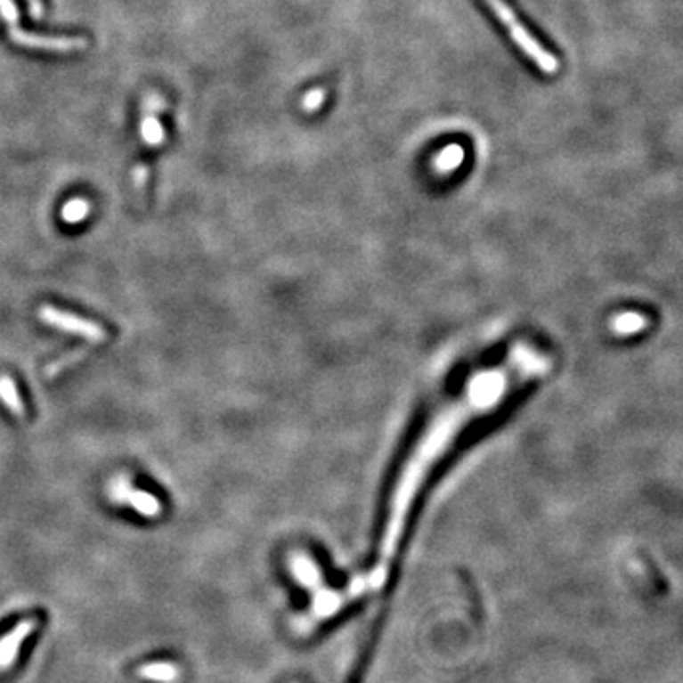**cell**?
Returning a JSON list of instances; mask_svg holds the SVG:
<instances>
[{
	"label": "cell",
	"mask_w": 683,
	"mask_h": 683,
	"mask_svg": "<svg viewBox=\"0 0 683 683\" xmlns=\"http://www.w3.org/2000/svg\"><path fill=\"white\" fill-rule=\"evenodd\" d=\"M550 369V359L540 347L528 342H516L501 357L488 365L475 369L454 395L446 397L427 416L399 465L394 488L384 507L380 526L376 532L372 564L389 540V570L384 592L391 596L397 585V572L404 550L409 526L421 492L431 481L439 465L454 452L468 431L496 412L518 391L541 378Z\"/></svg>",
	"instance_id": "cell-1"
},
{
	"label": "cell",
	"mask_w": 683,
	"mask_h": 683,
	"mask_svg": "<svg viewBox=\"0 0 683 683\" xmlns=\"http://www.w3.org/2000/svg\"><path fill=\"white\" fill-rule=\"evenodd\" d=\"M484 3L492 8L493 13H496L498 20L508 28V37L513 38L515 45L524 52L543 72H547V75H555V72L558 70V60L547 48H543L541 42L520 23L513 8L508 6L505 0H484Z\"/></svg>",
	"instance_id": "cell-2"
},
{
	"label": "cell",
	"mask_w": 683,
	"mask_h": 683,
	"mask_svg": "<svg viewBox=\"0 0 683 683\" xmlns=\"http://www.w3.org/2000/svg\"><path fill=\"white\" fill-rule=\"evenodd\" d=\"M38 317L42 323L46 325H52L55 329L60 330H65V332H72V334H78V337L85 338L92 344H103L107 342L109 334L107 330L90 321V319H84L80 315H75V313H69V312H63V310H57V308H52V306H42L38 310Z\"/></svg>",
	"instance_id": "cell-3"
},
{
	"label": "cell",
	"mask_w": 683,
	"mask_h": 683,
	"mask_svg": "<svg viewBox=\"0 0 683 683\" xmlns=\"http://www.w3.org/2000/svg\"><path fill=\"white\" fill-rule=\"evenodd\" d=\"M10 38L13 45L25 50L52 52V53H70L88 46V40L80 37H46L31 31H23L20 27H10Z\"/></svg>",
	"instance_id": "cell-4"
},
{
	"label": "cell",
	"mask_w": 683,
	"mask_h": 683,
	"mask_svg": "<svg viewBox=\"0 0 683 683\" xmlns=\"http://www.w3.org/2000/svg\"><path fill=\"white\" fill-rule=\"evenodd\" d=\"M110 498L118 503H127L147 518H156L162 513V503H159V500L149 492L132 488V483H129L127 478H118V481L112 483Z\"/></svg>",
	"instance_id": "cell-5"
},
{
	"label": "cell",
	"mask_w": 683,
	"mask_h": 683,
	"mask_svg": "<svg viewBox=\"0 0 683 683\" xmlns=\"http://www.w3.org/2000/svg\"><path fill=\"white\" fill-rule=\"evenodd\" d=\"M35 629V621L33 619H25L20 624H16L6 636L0 639V668L10 666L18 657V651L21 644L25 642V638L33 632Z\"/></svg>",
	"instance_id": "cell-6"
},
{
	"label": "cell",
	"mask_w": 683,
	"mask_h": 683,
	"mask_svg": "<svg viewBox=\"0 0 683 683\" xmlns=\"http://www.w3.org/2000/svg\"><path fill=\"white\" fill-rule=\"evenodd\" d=\"M0 401H3L10 412L16 416V418H23L25 416V404L20 397V391L16 387V384H13V380L10 376H0Z\"/></svg>",
	"instance_id": "cell-7"
},
{
	"label": "cell",
	"mask_w": 683,
	"mask_h": 683,
	"mask_svg": "<svg viewBox=\"0 0 683 683\" xmlns=\"http://www.w3.org/2000/svg\"><path fill=\"white\" fill-rule=\"evenodd\" d=\"M141 137H142V142L149 144V147H159V144L166 141L164 126L158 120L156 114L144 112L142 122H141Z\"/></svg>",
	"instance_id": "cell-8"
},
{
	"label": "cell",
	"mask_w": 683,
	"mask_h": 683,
	"mask_svg": "<svg viewBox=\"0 0 683 683\" xmlns=\"http://www.w3.org/2000/svg\"><path fill=\"white\" fill-rule=\"evenodd\" d=\"M139 674L147 679L171 683L179 678V668L171 663H150L141 666Z\"/></svg>",
	"instance_id": "cell-9"
},
{
	"label": "cell",
	"mask_w": 683,
	"mask_h": 683,
	"mask_svg": "<svg viewBox=\"0 0 683 683\" xmlns=\"http://www.w3.org/2000/svg\"><path fill=\"white\" fill-rule=\"evenodd\" d=\"M463 158H465V152L459 144H448V147L443 149L441 154L435 158V167H437L441 173H450L461 166Z\"/></svg>",
	"instance_id": "cell-10"
},
{
	"label": "cell",
	"mask_w": 683,
	"mask_h": 683,
	"mask_svg": "<svg viewBox=\"0 0 683 683\" xmlns=\"http://www.w3.org/2000/svg\"><path fill=\"white\" fill-rule=\"evenodd\" d=\"M90 201L88 199H82V198H75L67 201L63 209H61V219L67 223V224H78L82 223L84 219H88L90 215Z\"/></svg>",
	"instance_id": "cell-11"
},
{
	"label": "cell",
	"mask_w": 683,
	"mask_h": 683,
	"mask_svg": "<svg viewBox=\"0 0 683 683\" xmlns=\"http://www.w3.org/2000/svg\"><path fill=\"white\" fill-rule=\"evenodd\" d=\"M644 327H646V317L638 313H624V315H619L614 321V329L619 334H632L636 330H642Z\"/></svg>",
	"instance_id": "cell-12"
},
{
	"label": "cell",
	"mask_w": 683,
	"mask_h": 683,
	"mask_svg": "<svg viewBox=\"0 0 683 683\" xmlns=\"http://www.w3.org/2000/svg\"><path fill=\"white\" fill-rule=\"evenodd\" d=\"M362 604H367V600H359V602H355V604H352V606H347L346 609H344V612H340L337 617H332V619H329L327 621V624H325V627L321 629V630H317V636L319 634H329L332 629H337L338 627V624L340 622H344L347 617H354V615H357L359 612H361V606Z\"/></svg>",
	"instance_id": "cell-13"
},
{
	"label": "cell",
	"mask_w": 683,
	"mask_h": 683,
	"mask_svg": "<svg viewBox=\"0 0 683 683\" xmlns=\"http://www.w3.org/2000/svg\"><path fill=\"white\" fill-rule=\"evenodd\" d=\"M644 565H646L647 575H649V579H651L653 587H655V590H657L659 594H663V596L668 594V590H671V583H668V581L664 579V575L659 572L657 565L653 564V560L646 558V560H644Z\"/></svg>",
	"instance_id": "cell-14"
},
{
	"label": "cell",
	"mask_w": 683,
	"mask_h": 683,
	"mask_svg": "<svg viewBox=\"0 0 683 683\" xmlns=\"http://www.w3.org/2000/svg\"><path fill=\"white\" fill-rule=\"evenodd\" d=\"M325 97H327L325 90H321V88H315V90L308 92V94H306V97L302 99V109L306 110V112H315V110H319V109L323 107V103H325Z\"/></svg>",
	"instance_id": "cell-15"
},
{
	"label": "cell",
	"mask_w": 683,
	"mask_h": 683,
	"mask_svg": "<svg viewBox=\"0 0 683 683\" xmlns=\"http://www.w3.org/2000/svg\"><path fill=\"white\" fill-rule=\"evenodd\" d=\"M0 18L10 27H16L20 21V10L13 0H0Z\"/></svg>",
	"instance_id": "cell-16"
},
{
	"label": "cell",
	"mask_w": 683,
	"mask_h": 683,
	"mask_svg": "<svg viewBox=\"0 0 683 683\" xmlns=\"http://www.w3.org/2000/svg\"><path fill=\"white\" fill-rule=\"evenodd\" d=\"M85 352H88V350H78V352H72V354H69V355H65V357H61V359H57L55 362H52V365L46 369V374L50 376V378H53L57 372H60L61 369H65L67 365H70V362H75V361H80L84 355H85Z\"/></svg>",
	"instance_id": "cell-17"
},
{
	"label": "cell",
	"mask_w": 683,
	"mask_h": 683,
	"mask_svg": "<svg viewBox=\"0 0 683 683\" xmlns=\"http://www.w3.org/2000/svg\"><path fill=\"white\" fill-rule=\"evenodd\" d=\"M164 107H166L164 99L159 97L158 94H150V95H147V99H144V105H142V109H144V112H147V114H158V112H162Z\"/></svg>",
	"instance_id": "cell-18"
},
{
	"label": "cell",
	"mask_w": 683,
	"mask_h": 683,
	"mask_svg": "<svg viewBox=\"0 0 683 683\" xmlns=\"http://www.w3.org/2000/svg\"><path fill=\"white\" fill-rule=\"evenodd\" d=\"M134 183H135V188H139V191H142L144 184L149 183V167L141 164L135 167L134 171Z\"/></svg>",
	"instance_id": "cell-19"
},
{
	"label": "cell",
	"mask_w": 683,
	"mask_h": 683,
	"mask_svg": "<svg viewBox=\"0 0 683 683\" xmlns=\"http://www.w3.org/2000/svg\"><path fill=\"white\" fill-rule=\"evenodd\" d=\"M27 8L28 12H31L33 18H42V13H45V6H42V0H27Z\"/></svg>",
	"instance_id": "cell-20"
}]
</instances>
